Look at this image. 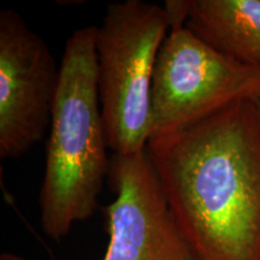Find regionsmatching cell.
Masks as SVG:
<instances>
[{
  "label": "cell",
  "mask_w": 260,
  "mask_h": 260,
  "mask_svg": "<svg viewBox=\"0 0 260 260\" xmlns=\"http://www.w3.org/2000/svg\"><path fill=\"white\" fill-rule=\"evenodd\" d=\"M147 153L194 260H260V116L249 99L151 139Z\"/></svg>",
  "instance_id": "obj_1"
},
{
  "label": "cell",
  "mask_w": 260,
  "mask_h": 260,
  "mask_svg": "<svg viewBox=\"0 0 260 260\" xmlns=\"http://www.w3.org/2000/svg\"><path fill=\"white\" fill-rule=\"evenodd\" d=\"M60 71L50 48L12 9L0 11V158L18 159L51 125Z\"/></svg>",
  "instance_id": "obj_5"
},
{
  "label": "cell",
  "mask_w": 260,
  "mask_h": 260,
  "mask_svg": "<svg viewBox=\"0 0 260 260\" xmlns=\"http://www.w3.org/2000/svg\"><path fill=\"white\" fill-rule=\"evenodd\" d=\"M107 182L116 198L100 209L109 234L103 260H194L147 149L112 154Z\"/></svg>",
  "instance_id": "obj_6"
},
{
  "label": "cell",
  "mask_w": 260,
  "mask_h": 260,
  "mask_svg": "<svg viewBox=\"0 0 260 260\" xmlns=\"http://www.w3.org/2000/svg\"><path fill=\"white\" fill-rule=\"evenodd\" d=\"M186 25L217 51L260 68V0H187Z\"/></svg>",
  "instance_id": "obj_7"
},
{
  "label": "cell",
  "mask_w": 260,
  "mask_h": 260,
  "mask_svg": "<svg viewBox=\"0 0 260 260\" xmlns=\"http://www.w3.org/2000/svg\"><path fill=\"white\" fill-rule=\"evenodd\" d=\"M0 260H28V259H25L21 255L12 254V253H3V254L0 255Z\"/></svg>",
  "instance_id": "obj_9"
},
{
  "label": "cell",
  "mask_w": 260,
  "mask_h": 260,
  "mask_svg": "<svg viewBox=\"0 0 260 260\" xmlns=\"http://www.w3.org/2000/svg\"><path fill=\"white\" fill-rule=\"evenodd\" d=\"M96 30L98 25L75 30L59 67L39 198L41 229L54 241L94 216L111 164L98 89Z\"/></svg>",
  "instance_id": "obj_2"
},
{
  "label": "cell",
  "mask_w": 260,
  "mask_h": 260,
  "mask_svg": "<svg viewBox=\"0 0 260 260\" xmlns=\"http://www.w3.org/2000/svg\"><path fill=\"white\" fill-rule=\"evenodd\" d=\"M259 88L260 68L217 51L187 25L172 27L155 63L149 140L249 99Z\"/></svg>",
  "instance_id": "obj_4"
},
{
  "label": "cell",
  "mask_w": 260,
  "mask_h": 260,
  "mask_svg": "<svg viewBox=\"0 0 260 260\" xmlns=\"http://www.w3.org/2000/svg\"><path fill=\"white\" fill-rule=\"evenodd\" d=\"M249 102L253 104V106H254L256 112H258V115L260 116V88L256 89L255 92L252 94L251 98H249Z\"/></svg>",
  "instance_id": "obj_8"
},
{
  "label": "cell",
  "mask_w": 260,
  "mask_h": 260,
  "mask_svg": "<svg viewBox=\"0 0 260 260\" xmlns=\"http://www.w3.org/2000/svg\"><path fill=\"white\" fill-rule=\"evenodd\" d=\"M170 28L164 6L142 0L109 4L98 25V89L113 154L147 149L155 63Z\"/></svg>",
  "instance_id": "obj_3"
}]
</instances>
